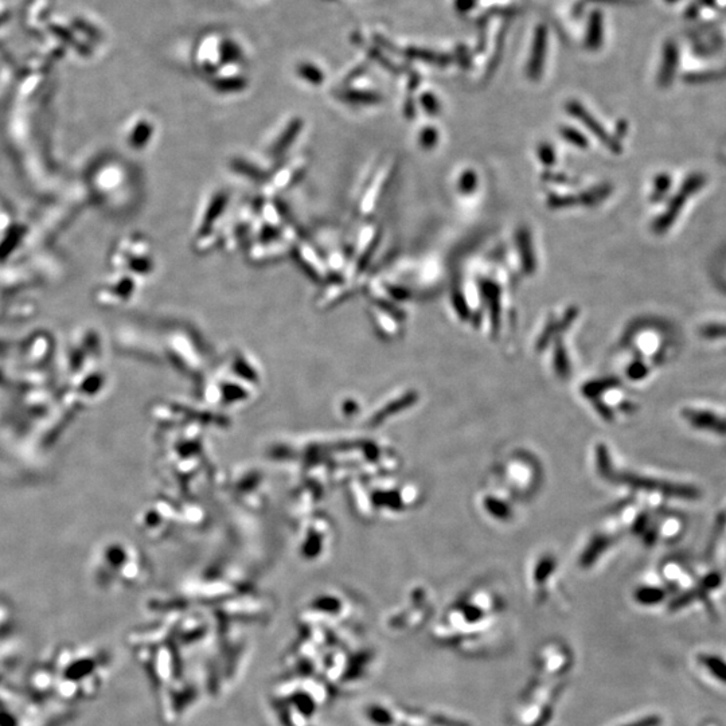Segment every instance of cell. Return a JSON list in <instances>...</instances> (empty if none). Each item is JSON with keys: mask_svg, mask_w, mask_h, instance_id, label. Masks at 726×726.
Wrapping results in <instances>:
<instances>
[{"mask_svg": "<svg viewBox=\"0 0 726 726\" xmlns=\"http://www.w3.org/2000/svg\"><path fill=\"white\" fill-rule=\"evenodd\" d=\"M572 109L573 112H575L573 113V115L579 117L580 120L585 121V123H587L585 124V126H587L589 130L595 132L597 138H599L600 140H604V142H607L608 144H611V140L608 139L607 136H605V131L601 130L600 126H597L596 121L591 119V117L587 115V112H585L584 109H581L580 107H575V105H572Z\"/></svg>", "mask_w": 726, "mask_h": 726, "instance_id": "9", "label": "cell"}, {"mask_svg": "<svg viewBox=\"0 0 726 726\" xmlns=\"http://www.w3.org/2000/svg\"><path fill=\"white\" fill-rule=\"evenodd\" d=\"M154 134L155 124L152 121H139V123L134 124L131 138H128V143H131L132 147L142 150V148L147 147V144L151 142Z\"/></svg>", "mask_w": 726, "mask_h": 726, "instance_id": "7", "label": "cell"}, {"mask_svg": "<svg viewBox=\"0 0 726 726\" xmlns=\"http://www.w3.org/2000/svg\"><path fill=\"white\" fill-rule=\"evenodd\" d=\"M292 251H294L296 261H298L300 267H302L303 271L308 273V276H311L312 279L316 281H323V283L330 279L331 276L329 268H327L325 257H323L322 252H320L318 248H315L314 245L310 244V242L299 240L296 242L294 247H292Z\"/></svg>", "mask_w": 726, "mask_h": 726, "instance_id": "4", "label": "cell"}, {"mask_svg": "<svg viewBox=\"0 0 726 726\" xmlns=\"http://www.w3.org/2000/svg\"><path fill=\"white\" fill-rule=\"evenodd\" d=\"M347 288H349V280L345 279V277L335 279L333 284H329V286L325 288V291H322L319 303L322 304V306H329V304L339 302V300H342L349 295Z\"/></svg>", "mask_w": 726, "mask_h": 726, "instance_id": "8", "label": "cell"}, {"mask_svg": "<svg viewBox=\"0 0 726 726\" xmlns=\"http://www.w3.org/2000/svg\"><path fill=\"white\" fill-rule=\"evenodd\" d=\"M268 163L269 160L264 158V156H261L259 159L253 155H237L232 160V165L230 166H232V169L237 174L242 175V177L252 179V181H261V179L267 181L269 175H271L269 173Z\"/></svg>", "mask_w": 726, "mask_h": 726, "instance_id": "6", "label": "cell"}, {"mask_svg": "<svg viewBox=\"0 0 726 726\" xmlns=\"http://www.w3.org/2000/svg\"><path fill=\"white\" fill-rule=\"evenodd\" d=\"M292 245L284 240L283 237L268 238V240H260L253 242L249 249V259L256 263H267V261H275L283 259L284 256L291 252Z\"/></svg>", "mask_w": 726, "mask_h": 726, "instance_id": "5", "label": "cell"}, {"mask_svg": "<svg viewBox=\"0 0 726 726\" xmlns=\"http://www.w3.org/2000/svg\"><path fill=\"white\" fill-rule=\"evenodd\" d=\"M228 204L229 195L221 189L212 191L205 198L194 225L195 249L198 252L210 251L221 240V225Z\"/></svg>", "mask_w": 726, "mask_h": 726, "instance_id": "1", "label": "cell"}, {"mask_svg": "<svg viewBox=\"0 0 726 726\" xmlns=\"http://www.w3.org/2000/svg\"><path fill=\"white\" fill-rule=\"evenodd\" d=\"M303 128V121L299 119H291L280 124L265 143L264 158L275 160L286 154L298 140L299 134H302Z\"/></svg>", "mask_w": 726, "mask_h": 726, "instance_id": "3", "label": "cell"}, {"mask_svg": "<svg viewBox=\"0 0 726 726\" xmlns=\"http://www.w3.org/2000/svg\"><path fill=\"white\" fill-rule=\"evenodd\" d=\"M307 166L308 159L306 155L294 156V158L287 160L283 166L273 171L265 181L267 182V185H265L267 197L271 199L280 191L287 190L288 187L298 182L306 173Z\"/></svg>", "mask_w": 726, "mask_h": 726, "instance_id": "2", "label": "cell"}]
</instances>
